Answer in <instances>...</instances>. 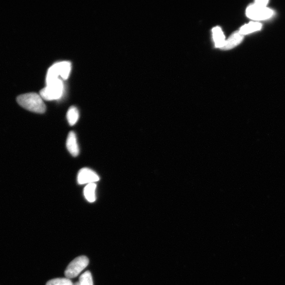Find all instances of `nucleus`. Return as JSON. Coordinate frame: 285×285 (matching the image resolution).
Instances as JSON below:
<instances>
[{"label":"nucleus","instance_id":"11","mask_svg":"<svg viewBox=\"0 0 285 285\" xmlns=\"http://www.w3.org/2000/svg\"><path fill=\"white\" fill-rule=\"evenodd\" d=\"M262 28V24L258 22H250L241 28L239 33L242 35L257 32Z\"/></svg>","mask_w":285,"mask_h":285},{"label":"nucleus","instance_id":"6","mask_svg":"<svg viewBox=\"0 0 285 285\" xmlns=\"http://www.w3.org/2000/svg\"><path fill=\"white\" fill-rule=\"evenodd\" d=\"M100 179V177L97 173L89 168H83L80 170L77 176V182L80 185L95 183Z\"/></svg>","mask_w":285,"mask_h":285},{"label":"nucleus","instance_id":"12","mask_svg":"<svg viewBox=\"0 0 285 285\" xmlns=\"http://www.w3.org/2000/svg\"><path fill=\"white\" fill-rule=\"evenodd\" d=\"M79 117L78 109L75 107H71L68 109L67 113V119L70 125H75Z\"/></svg>","mask_w":285,"mask_h":285},{"label":"nucleus","instance_id":"2","mask_svg":"<svg viewBox=\"0 0 285 285\" xmlns=\"http://www.w3.org/2000/svg\"><path fill=\"white\" fill-rule=\"evenodd\" d=\"M71 70V62L63 61L53 64L49 68L46 76V84L50 83L55 80L67 79L69 77Z\"/></svg>","mask_w":285,"mask_h":285},{"label":"nucleus","instance_id":"10","mask_svg":"<svg viewBox=\"0 0 285 285\" xmlns=\"http://www.w3.org/2000/svg\"><path fill=\"white\" fill-rule=\"evenodd\" d=\"M213 33L215 47L222 48L225 45L226 40L221 29L219 27H215L213 29Z\"/></svg>","mask_w":285,"mask_h":285},{"label":"nucleus","instance_id":"7","mask_svg":"<svg viewBox=\"0 0 285 285\" xmlns=\"http://www.w3.org/2000/svg\"><path fill=\"white\" fill-rule=\"evenodd\" d=\"M66 146L68 151L73 157H77L79 153V148L77 143L76 135L75 132H71L68 134Z\"/></svg>","mask_w":285,"mask_h":285},{"label":"nucleus","instance_id":"9","mask_svg":"<svg viewBox=\"0 0 285 285\" xmlns=\"http://www.w3.org/2000/svg\"><path fill=\"white\" fill-rule=\"evenodd\" d=\"M97 185L96 183L87 184L84 188V195L86 199L89 202H94L96 200V190Z\"/></svg>","mask_w":285,"mask_h":285},{"label":"nucleus","instance_id":"13","mask_svg":"<svg viewBox=\"0 0 285 285\" xmlns=\"http://www.w3.org/2000/svg\"><path fill=\"white\" fill-rule=\"evenodd\" d=\"M74 285H93L92 278L90 272L87 271L80 276L79 281Z\"/></svg>","mask_w":285,"mask_h":285},{"label":"nucleus","instance_id":"5","mask_svg":"<svg viewBox=\"0 0 285 285\" xmlns=\"http://www.w3.org/2000/svg\"><path fill=\"white\" fill-rule=\"evenodd\" d=\"M246 15L252 20H263L270 18L273 15V11L267 8L260 7L254 4L247 9Z\"/></svg>","mask_w":285,"mask_h":285},{"label":"nucleus","instance_id":"14","mask_svg":"<svg viewBox=\"0 0 285 285\" xmlns=\"http://www.w3.org/2000/svg\"><path fill=\"white\" fill-rule=\"evenodd\" d=\"M46 285H74L72 282L67 278L53 279L48 282Z\"/></svg>","mask_w":285,"mask_h":285},{"label":"nucleus","instance_id":"3","mask_svg":"<svg viewBox=\"0 0 285 285\" xmlns=\"http://www.w3.org/2000/svg\"><path fill=\"white\" fill-rule=\"evenodd\" d=\"M64 84L61 79L47 84L45 88L40 91V95L43 100L46 101L57 100L60 98L64 93Z\"/></svg>","mask_w":285,"mask_h":285},{"label":"nucleus","instance_id":"8","mask_svg":"<svg viewBox=\"0 0 285 285\" xmlns=\"http://www.w3.org/2000/svg\"><path fill=\"white\" fill-rule=\"evenodd\" d=\"M244 39L243 35L239 32L235 33L226 40L225 45L221 49L223 50H230L238 46Z\"/></svg>","mask_w":285,"mask_h":285},{"label":"nucleus","instance_id":"4","mask_svg":"<svg viewBox=\"0 0 285 285\" xmlns=\"http://www.w3.org/2000/svg\"><path fill=\"white\" fill-rule=\"evenodd\" d=\"M89 264V259L85 256H79L73 260L68 266L65 275L66 278L71 279L78 276Z\"/></svg>","mask_w":285,"mask_h":285},{"label":"nucleus","instance_id":"1","mask_svg":"<svg viewBox=\"0 0 285 285\" xmlns=\"http://www.w3.org/2000/svg\"><path fill=\"white\" fill-rule=\"evenodd\" d=\"M17 100L22 107L33 112L41 114L46 110L42 98L37 93H26L18 96Z\"/></svg>","mask_w":285,"mask_h":285},{"label":"nucleus","instance_id":"15","mask_svg":"<svg viewBox=\"0 0 285 285\" xmlns=\"http://www.w3.org/2000/svg\"><path fill=\"white\" fill-rule=\"evenodd\" d=\"M268 3V1L266 0H259L255 2V4L260 6V7H266V5Z\"/></svg>","mask_w":285,"mask_h":285}]
</instances>
